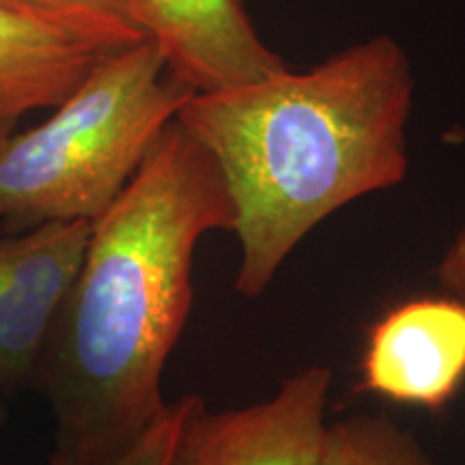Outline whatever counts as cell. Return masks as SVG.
<instances>
[{
	"label": "cell",
	"mask_w": 465,
	"mask_h": 465,
	"mask_svg": "<svg viewBox=\"0 0 465 465\" xmlns=\"http://www.w3.org/2000/svg\"><path fill=\"white\" fill-rule=\"evenodd\" d=\"M330 386L332 371L308 366L272 399L242 410L209 411L188 394L166 465H315Z\"/></svg>",
	"instance_id": "cell-4"
},
{
	"label": "cell",
	"mask_w": 465,
	"mask_h": 465,
	"mask_svg": "<svg viewBox=\"0 0 465 465\" xmlns=\"http://www.w3.org/2000/svg\"><path fill=\"white\" fill-rule=\"evenodd\" d=\"M235 223L216 160L173 119L93 220L35 364L31 388L56 427L48 465H119L164 411L162 373L194 302L196 246Z\"/></svg>",
	"instance_id": "cell-1"
},
{
	"label": "cell",
	"mask_w": 465,
	"mask_h": 465,
	"mask_svg": "<svg viewBox=\"0 0 465 465\" xmlns=\"http://www.w3.org/2000/svg\"><path fill=\"white\" fill-rule=\"evenodd\" d=\"M192 95L149 39L104 54L50 119L0 138L7 231L102 216Z\"/></svg>",
	"instance_id": "cell-3"
},
{
	"label": "cell",
	"mask_w": 465,
	"mask_h": 465,
	"mask_svg": "<svg viewBox=\"0 0 465 465\" xmlns=\"http://www.w3.org/2000/svg\"><path fill=\"white\" fill-rule=\"evenodd\" d=\"M414 91L405 48L381 33L183 104L177 121L216 160L235 207L237 293L259 298L317 224L405 182Z\"/></svg>",
	"instance_id": "cell-2"
},
{
	"label": "cell",
	"mask_w": 465,
	"mask_h": 465,
	"mask_svg": "<svg viewBox=\"0 0 465 465\" xmlns=\"http://www.w3.org/2000/svg\"><path fill=\"white\" fill-rule=\"evenodd\" d=\"M104 54L84 39L0 5V138L28 113L67 100Z\"/></svg>",
	"instance_id": "cell-8"
},
{
	"label": "cell",
	"mask_w": 465,
	"mask_h": 465,
	"mask_svg": "<svg viewBox=\"0 0 465 465\" xmlns=\"http://www.w3.org/2000/svg\"><path fill=\"white\" fill-rule=\"evenodd\" d=\"M366 391L438 410L465 377V304L414 300L377 323L366 349Z\"/></svg>",
	"instance_id": "cell-7"
},
{
	"label": "cell",
	"mask_w": 465,
	"mask_h": 465,
	"mask_svg": "<svg viewBox=\"0 0 465 465\" xmlns=\"http://www.w3.org/2000/svg\"><path fill=\"white\" fill-rule=\"evenodd\" d=\"M89 220L45 223L0 240V392L31 388L39 353L83 265Z\"/></svg>",
	"instance_id": "cell-5"
},
{
	"label": "cell",
	"mask_w": 465,
	"mask_h": 465,
	"mask_svg": "<svg viewBox=\"0 0 465 465\" xmlns=\"http://www.w3.org/2000/svg\"><path fill=\"white\" fill-rule=\"evenodd\" d=\"M315 465H438L414 438L383 414H353L325 429Z\"/></svg>",
	"instance_id": "cell-10"
},
{
	"label": "cell",
	"mask_w": 465,
	"mask_h": 465,
	"mask_svg": "<svg viewBox=\"0 0 465 465\" xmlns=\"http://www.w3.org/2000/svg\"><path fill=\"white\" fill-rule=\"evenodd\" d=\"M5 9L61 28L104 52L147 42L130 0H0Z\"/></svg>",
	"instance_id": "cell-9"
},
{
	"label": "cell",
	"mask_w": 465,
	"mask_h": 465,
	"mask_svg": "<svg viewBox=\"0 0 465 465\" xmlns=\"http://www.w3.org/2000/svg\"><path fill=\"white\" fill-rule=\"evenodd\" d=\"M5 420H7V410H5V405H3V399H0V427H3Z\"/></svg>",
	"instance_id": "cell-13"
},
{
	"label": "cell",
	"mask_w": 465,
	"mask_h": 465,
	"mask_svg": "<svg viewBox=\"0 0 465 465\" xmlns=\"http://www.w3.org/2000/svg\"><path fill=\"white\" fill-rule=\"evenodd\" d=\"M185 403H188V397L166 403L164 411L155 418L153 424L138 440V444L130 450V455L119 465H166L174 435H177L179 424H182Z\"/></svg>",
	"instance_id": "cell-11"
},
{
	"label": "cell",
	"mask_w": 465,
	"mask_h": 465,
	"mask_svg": "<svg viewBox=\"0 0 465 465\" xmlns=\"http://www.w3.org/2000/svg\"><path fill=\"white\" fill-rule=\"evenodd\" d=\"M166 72L194 93H212L287 67L254 26L248 0H130Z\"/></svg>",
	"instance_id": "cell-6"
},
{
	"label": "cell",
	"mask_w": 465,
	"mask_h": 465,
	"mask_svg": "<svg viewBox=\"0 0 465 465\" xmlns=\"http://www.w3.org/2000/svg\"><path fill=\"white\" fill-rule=\"evenodd\" d=\"M438 281L452 298L465 304V229L457 232L449 250L441 257L438 270Z\"/></svg>",
	"instance_id": "cell-12"
}]
</instances>
